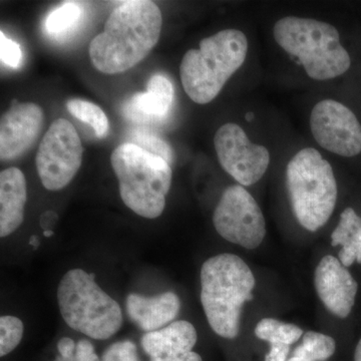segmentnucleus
<instances>
[{
    "mask_svg": "<svg viewBox=\"0 0 361 361\" xmlns=\"http://www.w3.org/2000/svg\"><path fill=\"white\" fill-rule=\"evenodd\" d=\"M213 224L222 238L244 247L257 248L266 235V223L257 202L245 188L233 185L221 196Z\"/></svg>",
    "mask_w": 361,
    "mask_h": 361,
    "instance_id": "9",
    "label": "nucleus"
},
{
    "mask_svg": "<svg viewBox=\"0 0 361 361\" xmlns=\"http://www.w3.org/2000/svg\"><path fill=\"white\" fill-rule=\"evenodd\" d=\"M314 283L318 297L330 312L341 318L350 314L358 284L339 259L324 256L316 267Z\"/></svg>",
    "mask_w": 361,
    "mask_h": 361,
    "instance_id": "13",
    "label": "nucleus"
},
{
    "mask_svg": "<svg viewBox=\"0 0 361 361\" xmlns=\"http://www.w3.org/2000/svg\"><path fill=\"white\" fill-rule=\"evenodd\" d=\"M290 345L287 344H270V349L265 356V361H287Z\"/></svg>",
    "mask_w": 361,
    "mask_h": 361,
    "instance_id": "28",
    "label": "nucleus"
},
{
    "mask_svg": "<svg viewBox=\"0 0 361 361\" xmlns=\"http://www.w3.org/2000/svg\"><path fill=\"white\" fill-rule=\"evenodd\" d=\"M252 118H253V115H252V114H248V115L246 116V118L248 121H251Z\"/></svg>",
    "mask_w": 361,
    "mask_h": 361,
    "instance_id": "35",
    "label": "nucleus"
},
{
    "mask_svg": "<svg viewBox=\"0 0 361 361\" xmlns=\"http://www.w3.org/2000/svg\"><path fill=\"white\" fill-rule=\"evenodd\" d=\"M111 164L125 205L147 219L160 217L172 185L170 164L133 142L116 147Z\"/></svg>",
    "mask_w": 361,
    "mask_h": 361,
    "instance_id": "4",
    "label": "nucleus"
},
{
    "mask_svg": "<svg viewBox=\"0 0 361 361\" xmlns=\"http://www.w3.org/2000/svg\"><path fill=\"white\" fill-rule=\"evenodd\" d=\"M56 221H58L56 213L47 211V212L42 214V218H40V226L44 230H51V228L56 224Z\"/></svg>",
    "mask_w": 361,
    "mask_h": 361,
    "instance_id": "31",
    "label": "nucleus"
},
{
    "mask_svg": "<svg viewBox=\"0 0 361 361\" xmlns=\"http://www.w3.org/2000/svg\"><path fill=\"white\" fill-rule=\"evenodd\" d=\"M197 339L198 336L193 324L179 320L164 329L145 334L142 338V346L149 357L158 358L190 353Z\"/></svg>",
    "mask_w": 361,
    "mask_h": 361,
    "instance_id": "16",
    "label": "nucleus"
},
{
    "mask_svg": "<svg viewBox=\"0 0 361 361\" xmlns=\"http://www.w3.org/2000/svg\"><path fill=\"white\" fill-rule=\"evenodd\" d=\"M66 108L71 116L90 126L97 137L108 135L110 129L108 116L97 104L84 99H73L68 102Z\"/></svg>",
    "mask_w": 361,
    "mask_h": 361,
    "instance_id": "21",
    "label": "nucleus"
},
{
    "mask_svg": "<svg viewBox=\"0 0 361 361\" xmlns=\"http://www.w3.org/2000/svg\"><path fill=\"white\" fill-rule=\"evenodd\" d=\"M332 246H341L339 261L344 267L355 262L361 264V217L348 207L331 235Z\"/></svg>",
    "mask_w": 361,
    "mask_h": 361,
    "instance_id": "18",
    "label": "nucleus"
},
{
    "mask_svg": "<svg viewBox=\"0 0 361 361\" xmlns=\"http://www.w3.org/2000/svg\"><path fill=\"white\" fill-rule=\"evenodd\" d=\"M256 281L243 259L224 253L209 258L201 269V302L211 329L221 337L239 334L240 316L253 300Z\"/></svg>",
    "mask_w": 361,
    "mask_h": 361,
    "instance_id": "2",
    "label": "nucleus"
},
{
    "mask_svg": "<svg viewBox=\"0 0 361 361\" xmlns=\"http://www.w3.org/2000/svg\"><path fill=\"white\" fill-rule=\"evenodd\" d=\"M30 245L35 247V249H37L39 245V238L37 236H32L30 240Z\"/></svg>",
    "mask_w": 361,
    "mask_h": 361,
    "instance_id": "33",
    "label": "nucleus"
},
{
    "mask_svg": "<svg viewBox=\"0 0 361 361\" xmlns=\"http://www.w3.org/2000/svg\"><path fill=\"white\" fill-rule=\"evenodd\" d=\"M180 300L174 292L145 297L130 294L127 298V312L130 319L140 329L153 332L161 329L179 314Z\"/></svg>",
    "mask_w": 361,
    "mask_h": 361,
    "instance_id": "14",
    "label": "nucleus"
},
{
    "mask_svg": "<svg viewBox=\"0 0 361 361\" xmlns=\"http://www.w3.org/2000/svg\"><path fill=\"white\" fill-rule=\"evenodd\" d=\"M254 334L269 344L291 345L301 338L303 330L291 323L282 322L274 318H264L256 325Z\"/></svg>",
    "mask_w": 361,
    "mask_h": 361,
    "instance_id": "20",
    "label": "nucleus"
},
{
    "mask_svg": "<svg viewBox=\"0 0 361 361\" xmlns=\"http://www.w3.org/2000/svg\"><path fill=\"white\" fill-rule=\"evenodd\" d=\"M54 231L52 230H44V235L47 238H49V237L54 236Z\"/></svg>",
    "mask_w": 361,
    "mask_h": 361,
    "instance_id": "34",
    "label": "nucleus"
},
{
    "mask_svg": "<svg viewBox=\"0 0 361 361\" xmlns=\"http://www.w3.org/2000/svg\"><path fill=\"white\" fill-rule=\"evenodd\" d=\"M58 300L66 324L92 338L109 339L122 327L120 305L85 270L66 273L59 282Z\"/></svg>",
    "mask_w": 361,
    "mask_h": 361,
    "instance_id": "7",
    "label": "nucleus"
},
{
    "mask_svg": "<svg viewBox=\"0 0 361 361\" xmlns=\"http://www.w3.org/2000/svg\"><path fill=\"white\" fill-rule=\"evenodd\" d=\"M279 47L300 61L308 77L327 80L348 71L351 59L334 26L312 18L287 16L275 23Z\"/></svg>",
    "mask_w": 361,
    "mask_h": 361,
    "instance_id": "5",
    "label": "nucleus"
},
{
    "mask_svg": "<svg viewBox=\"0 0 361 361\" xmlns=\"http://www.w3.org/2000/svg\"><path fill=\"white\" fill-rule=\"evenodd\" d=\"M80 16V7L73 2H66L47 16L45 30L51 35L65 32L77 23Z\"/></svg>",
    "mask_w": 361,
    "mask_h": 361,
    "instance_id": "22",
    "label": "nucleus"
},
{
    "mask_svg": "<svg viewBox=\"0 0 361 361\" xmlns=\"http://www.w3.org/2000/svg\"><path fill=\"white\" fill-rule=\"evenodd\" d=\"M82 141L77 130L66 118L51 123L40 142L35 164L47 190L63 189L77 175L82 163Z\"/></svg>",
    "mask_w": 361,
    "mask_h": 361,
    "instance_id": "8",
    "label": "nucleus"
},
{
    "mask_svg": "<svg viewBox=\"0 0 361 361\" xmlns=\"http://www.w3.org/2000/svg\"><path fill=\"white\" fill-rule=\"evenodd\" d=\"M44 114L39 104L13 99L0 122V159L20 158L35 144L44 127Z\"/></svg>",
    "mask_w": 361,
    "mask_h": 361,
    "instance_id": "12",
    "label": "nucleus"
},
{
    "mask_svg": "<svg viewBox=\"0 0 361 361\" xmlns=\"http://www.w3.org/2000/svg\"><path fill=\"white\" fill-rule=\"evenodd\" d=\"M58 349L59 355L63 356V357H68V356H71L75 353L77 344L73 339L63 337L59 341Z\"/></svg>",
    "mask_w": 361,
    "mask_h": 361,
    "instance_id": "30",
    "label": "nucleus"
},
{
    "mask_svg": "<svg viewBox=\"0 0 361 361\" xmlns=\"http://www.w3.org/2000/svg\"><path fill=\"white\" fill-rule=\"evenodd\" d=\"M248 51L246 35L238 30H221L190 49L180 66V82L188 97L199 104L211 103L241 68Z\"/></svg>",
    "mask_w": 361,
    "mask_h": 361,
    "instance_id": "3",
    "label": "nucleus"
},
{
    "mask_svg": "<svg viewBox=\"0 0 361 361\" xmlns=\"http://www.w3.org/2000/svg\"><path fill=\"white\" fill-rule=\"evenodd\" d=\"M23 324L20 318L2 316L0 318V355H8L20 344Z\"/></svg>",
    "mask_w": 361,
    "mask_h": 361,
    "instance_id": "23",
    "label": "nucleus"
},
{
    "mask_svg": "<svg viewBox=\"0 0 361 361\" xmlns=\"http://www.w3.org/2000/svg\"><path fill=\"white\" fill-rule=\"evenodd\" d=\"M133 144L141 147L149 153L154 154L163 158L164 160L168 161L169 164L173 161V152L167 142L161 141L155 135L148 134L145 132H135L134 134V142Z\"/></svg>",
    "mask_w": 361,
    "mask_h": 361,
    "instance_id": "24",
    "label": "nucleus"
},
{
    "mask_svg": "<svg viewBox=\"0 0 361 361\" xmlns=\"http://www.w3.org/2000/svg\"><path fill=\"white\" fill-rule=\"evenodd\" d=\"M174 87L167 78L155 75L149 78L147 92L132 97L127 106L128 116L137 120H161L172 106Z\"/></svg>",
    "mask_w": 361,
    "mask_h": 361,
    "instance_id": "17",
    "label": "nucleus"
},
{
    "mask_svg": "<svg viewBox=\"0 0 361 361\" xmlns=\"http://www.w3.org/2000/svg\"><path fill=\"white\" fill-rule=\"evenodd\" d=\"M286 185L294 215L311 232L326 224L337 200L331 165L317 149H300L286 168Z\"/></svg>",
    "mask_w": 361,
    "mask_h": 361,
    "instance_id": "6",
    "label": "nucleus"
},
{
    "mask_svg": "<svg viewBox=\"0 0 361 361\" xmlns=\"http://www.w3.org/2000/svg\"><path fill=\"white\" fill-rule=\"evenodd\" d=\"M102 361H139L137 346L130 341L116 342L106 349Z\"/></svg>",
    "mask_w": 361,
    "mask_h": 361,
    "instance_id": "25",
    "label": "nucleus"
},
{
    "mask_svg": "<svg viewBox=\"0 0 361 361\" xmlns=\"http://www.w3.org/2000/svg\"><path fill=\"white\" fill-rule=\"evenodd\" d=\"M56 361H99V358L94 353V345L89 341L82 339L78 342L77 349L73 355L68 357L59 355Z\"/></svg>",
    "mask_w": 361,
    "mask_h": 361,
    "instance_id": "27",
    "label": "nucleus"
},
{
    "mask_svg": "<svg viewBox=\"0 0 361 361\" xmlns=\"http://www.w3.org/2000/svg\"><path fill=\"white\" fill-rule=\"evenodd\" d=\"M0 59L9 68H20L23 54L20 44L7 39L4 32H0Z\"/></svg>",
    "mask_w": 361,
    "mask_h": 361,
    "instance_id": "26",
    "label": "nucleus"
},
{
    "mask_svg": "<svg viewBox=\"0 0 361 361\" xmlns=\"http://www.w3.org/2000/svg\"><path fill=\"white\" fill-rule=\"evenodd\" d=\"M27 188L20 169L11 167L0 173V236L13 234L25 219Z\"/></svg>",
    "mask_w": 361,
    "mask_h": 361,
    "instance_id": "15",
    "label": "nucleus"
},
{
    "mask_svg": "<svg viewBox=\"0 0 361 361\" xmlns=\"http://www.w3.org/2000/svg\"><path fill=\"white\" fill-rule=\"evenodd\" d=\"M214 146L221 167L242 186L256 184L269 166L268 149L253 144L237 123L220 127L214 137Z\"/></svg>",
    "mask_w": 361,
    "mask_h": 361,
    "instance_id": "10",
    "label": "nucleus"
},
{
    "mask_svg": "<svg viewBox=\"0 0 361 361\" xmlns=\"http://www.w3.org/2000/svg\"><path fill=\"white\" fill-rule=\"evenodd\" d=\"M151 361H203L198 353L194 351H190L187 353H180V355H167L163 357L151 358Z\"/></svg>",
    "mask_w": 361,
    "mask_h": 361,
    "instance_id": "29",
    "label": "nucleus"
},
{
    "mask_svg": "<svg viewBox=\"0 0 361 361\" xmlns=\"http://www.w3.org/2000/svg\"><path fill=\"white\" fill-rule=\"evenodd\" d=\"M310 129L323 149L341 157L361 153V125L350 109L334 99L315 104L310 115Z\"/></svg>",
    "mask_w": 361,
    "mask_h": 361,
    "instance_id": "11",
    "label": "nucleus"
},
{
    "mask_svg": "<svg viewBox=\"0 0 361 361\" xmlns=\"http://www.w3.org/2000/svg\"><path fill=\"white\" fill-rule=\"evenodd\" d=\"M336 348V341L331 336L308 331L302 337V343L287 361H326L334 355Z\"/></svg>",
    "mask_w": 361,
    "mask_h": 361,
    "instance_id": "19",
    "label": "nucleus"
},
{
    "mask_svg": "<svg viewBox=\"0 0 361 361\" xmlns=\"http://www.w3.org/2000/svg\"><path fill=\"white\" fill-rule=\"evenodd\" d=\"M355 361H361V339L360 342H358L357 346H356Z\"/></svg>",
    "mask_w": 361,
    "mask_h": 361,
    "instance_id": "32",
    "label": "nucleus"
},
{
    "mask_svg": "<svg viewBox=\"0 0 361 361\" xmlns=\"http://www.w3.org/2000/svg\"><path fill=\"white\" fill-rule=\"evenodd\" d=\"M161 26L163 16L155 2H123L111 11L104 32L90 42L92 66L106 75L130 70L158 44Z\"/></svg>",
    "mask_w": 361,
    "mask_h": 361,
    "instance_id": "1",
    "label": "nucleus"
}]
</instances>
